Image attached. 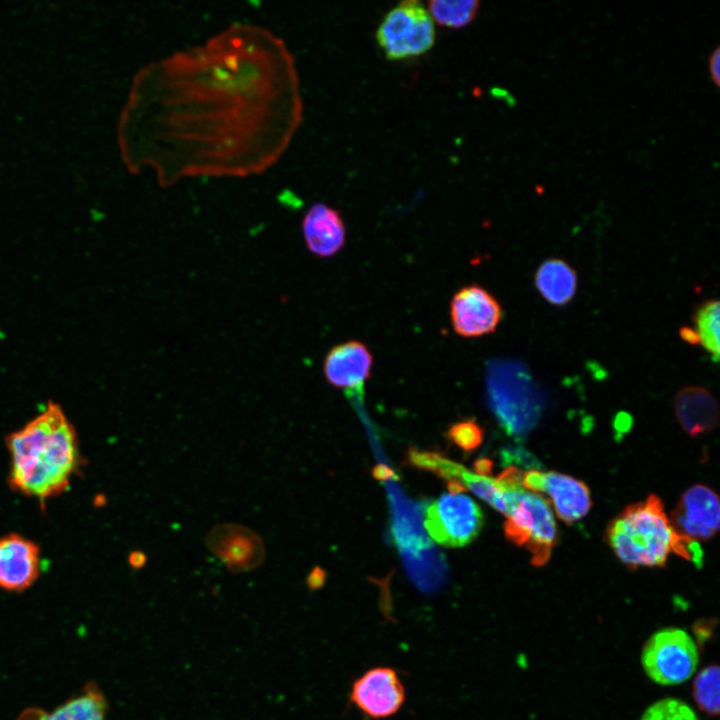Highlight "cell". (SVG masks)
Wrapping results in <instances>:
<instances>
[{
	"mask_svg": "<svg viewBox=\"0 0 720 720\" xmlns=\"http://www.w3.org/2000/svg\"><path fill=\"white\" fill-rule=\"evenodd\" d=\"M350 699L367 717L384 719L400 710L405 690L394 669L375 667L353 683Z\"/></svg>",
	"mask_w": 720,
	"mask_h": 720,
	"instance_id": "9c48e42d",
	"label": "cell"
},
{
	"mask_svg": "<svg viewBox=\"0 0 720 720\" xmlns=\"http://www.w3.org/2000/svg\"><path fill=\"white\" fill-rule=\"evenodd\" d=\"M606 538L616 557L633 569L663 567L671 553L702 563L697 541L675 530L657 495L627 506L609 523Z\"/></svg>",
	"mask_w": 720,
	"mask_h": 720,
	"instance_id": "7a4b0ae2",
	"label": "cell"
},
{
	"mask_svg": "<svg viewBox=\"0 0 720 720\" xmlns=\"http://www.w3.org/2000/svg\"><path fill=\"white\" fill-rule=\"evenodd\" d=\"M715 626L716 624L713 622L712 619L701 620L695 623L693 626V631L696 636V643L698 642L700 645H703L705 641H707L712 636Z\"/></svg>",
	"mask_w": 720,
	"mask_h": 720,
	"instance_id": "cb8c5ba5",
	"label": "cell"
},
{
	"mask_svg": "<svg viewBox=\"0 0 720 720\" xmlns=\"http://www.w3.org/2000/svg\"><path fill=\"white\" fill-rule=\"evenodd\" d=\"M489 403L503 429L524 437L537 425L545 407L543 393L519 361L494 359L486 368Z\"/></svg>",
	"mask_w": 720,
	"mask_h": 720,
	"instance_id": "3957f363",
	"label": "cell"
},
{
	"mask_svg": "<svg viewBox=\"0 0 720 720\" xmlns=\"http://www.w3.org/2000/svg\"><path fill=\"white\" fill-rule=\"evenodd\" d=\"M207 547L232 572L256 568L265 557L261 538L250 529L236 524H221L207 535Z\"/></svg>",
	"mask_w": 720,
	"mask_h": 720,
	"instance_id": "7c38bea8",
	"label": "cell"
},
{
	"mask_svg": "<svg viewBox=\"0 0 720 720\" xmlns=\"http://www.w3.org/2000/svg\"><path fill=\"white\" fill-rule=\"evenodd\" d=\"M504 501L507 509V520L504 522L506 538L525 547L534 566H544L557 540V527L549 502L523 487L505 491Z\"/></svg>",
	"mask_w": 720,
	"mask_h": 720,
	"instance_id": "277c9868",
	"label": "cell"
},
{
	"mask_svg": "<svg viewBox=\"0 0 720 720\" xmlns=\"http://www.w3.org/2000/svg\"><path fill=\"white\" fill-rule=\"evenodd\" d=\"M372 474L375 479L380 481L399 479L398 475L384 464H377L373 468Z\"/></svg>",
	"mask_w": 720,
	"mask_h": 720,
	"instance_id": "484cf974",
	"label": "cell"
},
{
	"mask_svg": "<svg viewBox=\"0 0 720 720\" xmlns=\"http://www.w3.org/2000/svg\"><path fill=\"white\" fill-rule=\"evenodd\" d=\"M325 581V572L320 567H315L311 570L307 582L310 588H320Z\"/></svg>",
	"mask_w": 720,
	"mask_h": 720,
	"instance_id": "4316f807",
	"label": "cell"
},
{
	"mask_svg": "<svg viewBox=\"0 0 720 720\" xmlns=\"http://www.w3.org/2000/svg\"><path fill=\"white\" fill-rule=\"evenodd\" d=\"M484 516L470 497L443 494L427 506L424 526L429 536L445 547H462L480 533Z\"/></svg>",
	"mask_w": 720,
	"mask_h": 720,
	"instance_id": "52a82bcc",
	"label": "cell"
},
{
	"mask_svg": "<svg viewBox=\"0 0 720 720\" xmlns=\"http://www.w3.org/2000/svg\"><path fill=\"white\" fill-rule=\"evenodd\" d=\"M674 411L683 430L692 437L710 432L718 423L717 401L701 386L681 389L674 398Z\"/></svg>",
	"mask_w": 720,
	"mask_h": 720,
	"instance_id": "2e32d148",
	"label": "cell"
},
{
	"mask_svg": "<svg viewBox=\"0 0 720 720\" xmlns=\"http://www.w3.org/2000/svg\"><path fill=\"white\" fill-rule=\"evenodd\" d=\"M709 72L714 84L720 85V47L717 46L709 57Z\"/></svg>",
	"mask_w": 720,
	"mask_h": 720,
	"instance_id": "d4e9b609",
	"label": "cell"
},
{
	"mask_svg": "<svg viewBox=\"0 0 720 720\" xmlns=\"http://www.w3.org/2000/svg\"><path fill=\"white\" fill-rule=\"evenodd\" d=\"M699 647L693 637L677 627L653 633L641 651V665L647 677L663 686L679 685L695 673Z\"/></svg>",
	"mask_w": 720,
	"mask_h": 720,
	"instance_id": "5b68a950",
	"label": "cell"
},
{
	"mask_svg": "<svg viewBox=\"0 0 720 720\" xmlns=\"http://www.w3.org/2000/svg\"><path fill=\"white\" fill-rule=\"evenodd\" d=\"M10 484L40 500L62 493L79 464L76 432L60 406L50 402L24 428L7 438Z\"/></svg>",
	"mask_w": 720,
	"mask_h": 720,
	"instance_id": "6da1fadb",
	"label": "cell"
},
{
	"mask_svg": "<svg viewBox=\"0 0 720 720\" xmlns=\"http://www.w3.org/2000/svg\"><path fill=\"white\" fill-rule=\"evenodd\" d=\"M147 562V556L142 551H133L129 555V563L133 568L140 569Z\"/></svg>",
	"mask_w": 720,
	"mask_h": 720,
	"instance_id": "f1b7e54d",
	"label": "cell"
},
{
	"mask_svg": "<svg viewBox=\"0 0 720 720\" xmlns=\"http://www.w3.org/2000/svg\"><path fill=\"white\" fill-rule=\"evenodd\" d=\"M719 676V666L710 664L696 675L692 685L695 703L700 710L711 717L719 714Z\"/></svg>",
	"mask_w": 720,
	"mask_h": 720,
	"instance_id": "44dd1931",
	"label": "cell"
},
{
	"mask_svg": "<svg viewBox=\"0 0 720 720\" xmlns=\"http://www.w3.org/2000/svg\"><path fill=\"white\" fill-rule=\"evenodd\" d=\"M372 355L360 341H347L331 348L323 362L327 382L337 388L360 389L369 378Z\"/></svg>",
	"mask_w": 720,
	"mask_h": 720,
	"instance_id": "5bb4252c",
	"label": "cell"
},
{
	"mask_svg": "<svg viewBox=\"0 0 720 720\" xmlns=\"http://www.w3.org/2000/svg\"><path fill=\"white\" fill-rule=\"evenodd\" d=\"M376 39L390 60L420 56L435 43V23L428 9L419 1H403L384 16L376 31Z\"/></svg>",
	"mask_w": 720,
	"mask_h": 720,
	"instance_id": "8992f818",
	"label": "cell"
},
{
	"mask_svg": "<svg viewBox=\"0 0 720 720\" xmlns=\"http://www.w3.org/2000/svg\"><path fill=\"white\" fill-rule=\"evenodd\" d=\"M483 429L473 420H463L449 427L447 438L464 453L470 454L482 443Z\"/></svg>",
	"mask_w": 720,
	"mask_h": 720,
	"instance_id": "603a6c76",
	"label": "cell"
},
{
	"mask_svg": "<svg viewBox=\"0 0 720 720\" xmlns=\"http://www.w3.org/2000/svg\"><path fill=\"white\" fill-rule=\"evenodd\" d=\"M535 285L549 303L562 306L575 295L577 275L565 261L556 258L548 259L537 269Z\"/></svg>",
	"mask_w": 720,
	"mask_h": 720,
	"instance_id": "ac0fdd59",
	"label": "cell"
},
{
	"mask_svg": "<svg viewBox=\"0 0 720 720\" xmlns=\"http://www.w3.org/2000/svg\"><path fill=\"white\" fill-rule=\"evenodd\" d=\"M493 462L486 457L477 459L474 462V470L478 475L488 476L492 473Z\"/></svg>",
	"mask_w": 720,
	"mask_h": 720,
	"instance_id": "83f0119b",
	"label": "cell"
},
{
	"mask_svg": "<svg viewBox=\"0 0 720 720\" xmlns=\"http://www.w3.org/2000/svg\"><path fill=\"white\" fill-rule=\"evenodd\" d=\"M39 548L32 541L9 534L0 538V588L22 591L39 575Z\"/></svg>",
	"mask_w": 720,
	"mask_h": 720,
	"instance_id": "4fadbf2b",
	"label": "cell"
},
{
	"mask_svg": "<svg viewBox=\"0 0 720 720\" xmlns=\"http://www.w3.org/2000/svg\"><path fill=\"white\" fill-rule=\"evenodd\" d=\"M450 318L458 335L479 337L496 330L502 319V309L488 290L472 284L454 294L450 302Z\"/></svg>",
	"mask_w": 720,
	"mask_h": 720,
	"instance_id": "30bf717a",
	"label": "cell"
},
{
	"mask_svg": "<svg viewBox=\"0 0 720 720\" xmlns=\"http://www.w3.org/2000/svg\"><path fill=\"white\" fill-rule=\"evenodd\" d=\"M521 482L532 493L547 494L557 516L567 524L582 519L591 509L588 486L572 476L530 469L523 473Z\"/></svg>",
	"mask_w": 720,
	"mask_h": 720,
	"instance_id": "ba28073f",
	"label": "cell"
},
{
	"mask_svg": "<svg viewBox=\"0 0 720 720\" xmlns=\"http://www.w3.org/2000/svg\"><path fill=\"white\" fill-rule=\"evenodd\" d=\"M719 315V302L708 300L697 308L694 316L697 344H701L715 362L719 359Z\"/></svg>",
	"mask_w": 720,
	"mask_h": 720,
	"instance_id": "d6986e66",
	"label": "cell"
},
{
	"mask_svg": "<svg viewBox=\"0 0 720 720\" xmlns=\"http://www.w3.org/2000/svg\"><path fill=\"white\" fill-rule=\"evenodd\" d=\"M640 720H699L686 702L677 698H663L652 703Z\"/></svg>",
	"mask_w": 720,
	"mask_h": 720,
	"instance_id": "7402d4cb",
	"label": "cell"
},
{
	"mask_svg": "<svg viewBox=\"0 0 720 720\" xmlns=\"http://www.w3.org/2000/svg\"><path fill=\"white\" fill-rule=\"evenodd\" d=\"M675 530L694 541L711 539L720 526L718 495L705 485H694L681 496L671 514Z\"/></svg>",
	"mask_w": 720,
	"mask_h": 720,
	"instance_id": "8fae6325",
	"label": "cell"
},
{
	"mask_svg": "<svg viewBox=\"0 0 720 720\" xmlns=\"http://www.w3.org/2000/svg\"><path fill=\"white\" fill-rule=\"evenodd\" d=\"M479 6L480 3L476 0H433L428 4V11L434 23L449 28H461L475 19Z\"/></svg>",
	"mask_w": 720,
	"mask_h": 720,
	"instance_id": "ffe728a7",
	"label": "cell"
},
{
	"mask_svg": "<svg viewBox=\"0 0 720 720\" xmlns=\"http://www.w3.org/2000/svg\"><path fill=\"white\" fill-rule=\"evenodd\" d=\"M301 227L306 247L315 256L331 257L345 244L341 214L324 203H315L306 211Z\"/></svg>",
	"mask_w": 720,
	"mask_h": 720,
	"instance_id": "9a60e30c",
	"label": "cell"
},
{
	"mask_svg": "<svg viewBox=\"0 0 720 720\" xmlns=\"http://www.w3.org/2000/svg\"><path fill=\"white\" fill-rule=\"evenodd\" d=\"M107 703L97 686L89 683L83 692L47 713L40 709H28L17 720H104Z\"/></svg>",
	"mask_w": 720,
	"mask_h": 720,
	"instance_id": "e0dca14e",
	"label": "cell"
}]
</instances>
